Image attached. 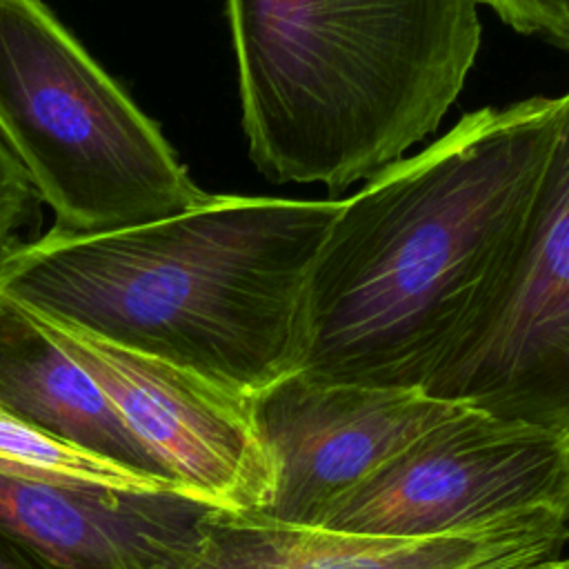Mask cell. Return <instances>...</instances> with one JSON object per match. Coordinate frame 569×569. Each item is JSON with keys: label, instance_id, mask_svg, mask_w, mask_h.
I'll return each instance as SVG.
<instances>
[{"label": "cell", "instance_id": "1", "mask_svg": "<svg viewBox=\"0 0 569 569\" xmlns=\"http://www.w3.org/2000/svg\"><path fill=\"white\" fill-rule=\"evenodd\" d=\"M565 147L567 96L482 107L340 200L305 284L300 373L422 391L513 284Z\"/></svg>", "mask_w": 569, "mask_h": 569}, {"label": "cell", "instance_id": "2", "mask_svg": "<svg viewBox=\"0 0 569 569\" xmlns=\"http://www.w3.org/2000/svg\"><path fill=\"white\" fill-rule=\"evenodd\" d=\"M336 211L333 200L207 193L129 229L53 227L0 253V293L258 396L300 371L305 284Z\"/></svg>", "mask_w": 569, "mask_h": 569}, {"label": "cell", "instance_id": "3", "mask_svg": "<svg viewBox=\"0 0 569 569\" xmlns=\"http://www.w3.org/2000/svg\"><path fill=\"white\" fill-rule=\"evenodd\" d=\"M249 158L331 196L438 131L478 58L480 0H227Z\"/></svg>", "mask_w": 569, "mask_h": 569}, {"label": "cell", "instance_id": "4", "mask_svg": "<svg viewBox=\"0 0 569 569\" xmlns=\"http://www.w3.org/2000/svg\"><path fill=\"white\" fill-rule=\"evenodd\" d=\"M0 133L60 231L149 224L207 198L42 0H0Z\"/></svg>", "mask_w": 569, "mask_h": 569}, {"label": "cell", "instance_id": "5", "mask_svg": "<svg viewBox=\"0 0 569 569\" xmlns=\"http://www.w3.org/2000/svg\"><path fill=\"white\" fill-rule=\"evenodd\" d=\"M531 507L569 509V429L467 409L336 498L313 527L431 536Z\"/></svg>", "mask_w": 569, "mask_h": 569}, {"label": "cell", "instance_id": "6", "mask_svg": "<svg viewBox=\"0 0 569 569\" xmlns=\"http://www.w3.org/2000/svg\"><path fill=\"white\" fill-rule=\"evenodd\" d=\"M29 313L96 380L180 493L220 511L258 513L269 505L276 467L256 422L253 396Z\"/></svg>", "mask_w": 569, "mask_h": 569}, {"label": "cell", "instance_id": "7", "mask_svg": "<svg viewBox=\"0 0 569 569\" xmlns=\"http://www.w3.org/2000/svg\"><path fill=\"white\" fill-rule=\"evenodd\" d=\"M422 391L491 418L569 429V147L556 156L513 284Z\"/></svg>", "mask_w": 569, "mask_h": 569}, {"label": "cell", "instance_id": "8", "mask_svg": "<svg viewBox=\"0 0 569 569\" xmlns=\"http://www.w3.org/2000/svg\"><path fill=\"white\" fill-rule=\"evenodd\" d=\"M471 407L420 389L327 382L300 371L253 396L260 436L276 467V522L318 525L353 489L413 440Z\"/></svg>", "mask_w": 569, "mask_h": 569}, {"label": "cell", "instance_id": "9", "mask_svg": "<svg viewBox=\"0 0 569 569\" xmlns=\"http://www.w3.org/2000/svg\"><path fill=\"white\" fill-rule=\"evenodd\" d=\"M567 516L531 507L431 536H371L211 509L167 569H542L567 558Z\"/></svg>", "mask_w": 569, "mask_h": 569}, {"label": "cell", "instance_id": "10", "mask_svg": "<svg viewBox=\"0 0 569 569\" xmlns=\"http://www.w3.org/2000/svg\"><path fill=\"white\" fill-rule=\"evenodd\" d=\"M211 509L180 491L136 493L0 476V527L58 569H167Z\"/></svg>", "mask_w": 569, "mask_h": 569}, {"label": "cell", "instance_id": "11", "mask_svg": "<svg viewBox=\"0 0 569 569\" xmlns=\"http://www.w3.org/2000/svg\"><path fill=\"white\" fill-rule=\"evenodd\" d=\"M0 411L122 467L169 480L96 380L4 293H0Z\"/></svg>", "mask_w": 569, "mask_h": 569}, {"label": "cell", "instance_id": "12", "mask_svg": "<svg viewBox=\"0 0 569 569\" xmlns=\"http://www.w3.org/2000/svg\"><path fill=\"white\" fill-rule=\"evenodd\" d=\"M0 476L87 489L136 493L178 491L164 478L122 467L109 458L53 438L0 411Z\"/></svg>", "mask_w": 569, "mask_h": 569}, {"label": "cell", "instance_id": "13", "mask_svg": "<svg viewBox=\"0 0 569 569\" xmlns=\"http://www.w3.org/2000/svg\"><path fill=\"white\" fill-rule=\"evenodd\" d=\"M40 196L24 167L0 133V253L20 242V233L40 220Z\"/></svg>", "mask_w": 569, "mask_h": 569}, {"label": "cell", "instance_id": "14", "mask_svg": "<svg viewBox=\"0 0 569 569\" xmlns=\"http://www.w3.org/2000/svg\"><path fill=\"white\" fill-rule=\"evenodd\" d=\"M0 569H58L29 545L0 527Z\"/></svg>", "mask_w": 569, "mask_h": 569}, {"label": "cell", "instance_id": "15", "mask_svg": "<svg viewBox=\"0 0 569 569\" xmlns=\"http://www.w3.org/2000/svg\"><path fill=\"white\" fill-rule=\"evenodd\" d=\"M542 569H569V560L565 558V560H558V562L547 565V567H542Z\"/></svg>", "mask_w": 569, "mask_h": 569}]
</instances>
